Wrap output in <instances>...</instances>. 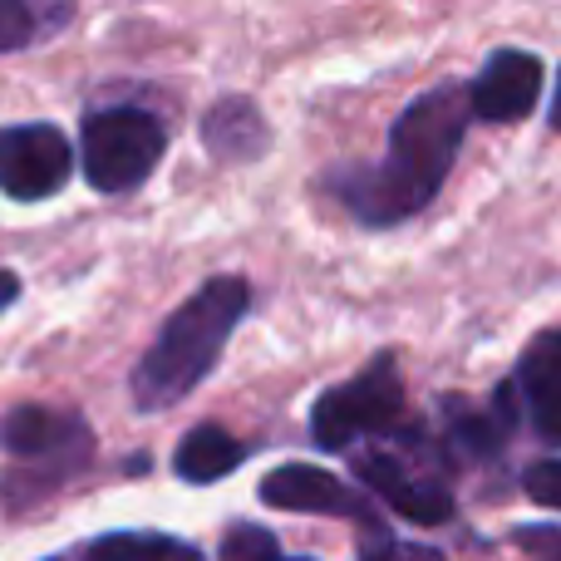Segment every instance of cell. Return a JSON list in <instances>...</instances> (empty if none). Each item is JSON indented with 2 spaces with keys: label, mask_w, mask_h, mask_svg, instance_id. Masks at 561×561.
<instances>
[{
  "label": "cell",
  "mask_w": 561,
  "mask_h": 561,
  "mask_svg": "<svg viewBox=\"0 0 561 561\" xmlns=\"http://www.w3.org/2000/svg\"><path fill=\"white\" fill-rule=\"evenodd\" d=\"M128 542H134V533L99 537V542L79 547V552H69V557H55V561H128Z\"/></svg>",
  "instance_id": "e0dca14e"
},
{
  "label": "cell",
  "mask_w": 561,
  "mask_h": 561,
  "mask_svg": "<svg viewBox=\"0 0 561 561\" xmlns=\"http://www.w3.org/2000/svg\"><path fill=\"white\" fill-rule=\"evenodd\" d=\"M404 404L409 394L404 379H399V359L385 350L359 375L330 385L310 404V438L325 454H345V448H355V438H375L385 428H394L404 419Z\"/></svg>",
  "instance_id": "5b68a950"
},
{
  "label": "cell",
  "mask_w": 561,
  "mask_h": 561,
  "mask_svg": "<svg viewBox=\"0 0 561 561\" xmlns=\"http://www.w3.org/2000/svg\"><path fill=\"white\" fill-rule=\"evenodd\" d=\"M542 84H547L542 55L517 45H497L463 89H468L473 118H483V124H517V118H527L537 108Z\"/></svg>",
  "instance_id": "9c48e42d"
},
{
  "label": "cell",
  "mask_w": 561,
  "mask_h": 561,
  "mask_svg": "<svg viewBox=\"0 0 561 561\" xmlns=\"http://www.w3.org/2000/svg\"><path fill=\"white\" fill-rule=\"evenodd\" d=\"M69 20L65 5H30V0H0V55L10 49L39 45L49 30H59Z\"/></svg>",
  "instance_id": "4fadbf2b"
},
{
  "label": "cell",
  "mask_w": 561,
  "mask_h": 561,
  "mask_svg": "<svg viewBox=\"0 0 561 561\" xmlns=\"http://www.w3.org/2000/svg\"><path fill=\"white\" fill-rule=\"evenodd\" d=\"M15 296H20V280L10 276V272H0V310H5V306H10V300H15Z\"/></svg>",
  "instance_id": "ac0fdd59"
},
{
  "label": "cell",
  "mask_w": 561,
  "mask_h": 561,
  "mask_svg": "<svg viewBox=\"0 0 561 561\" xmlns=\"http://www.w3.org/2000/svg\"><path fill=\"white\" fill-rule=\"evenodd\" d=\"M222 561H306V557H286L280 542L266 527L256 523H237L232 533L222 537Z\"/></svg>",
  "instance_id": "5bb4252c"
},
{
  "label": "cell",
  "mask_w": 561,
  "mask_h": 561,
  "mask_svg": "<svg viewBox=\"0 0 561 561\" xmlns=\"http://www.w3.org/2000/svg\"><path fill=\"white\" fill-rule=\"evenodd\" d=\"M75 173V148L55 124L0 128V193L10 203H45Z\"/></svg>",
  "instance_id": "ba28073f"
},
{
  "label": "cell",
  "mask_w": 561,
  "mask_h": 561,
  "mask_svg": "<svg viewBox=\"0 0 561 561\" xmlns=\"http://www.w3.org/2000/svg\"><path fill=\"white\" fill-rule=\"evenodd\" d=\"M128 561H203L193 542L183 537H153V533H134L128 542Z\"/></svg>",
  "instance_id": "9a60e30c"
},
{
  "label": "cell",
  "mask_w": 561,
  "mask_h": 561,
  "mask_svg": "<svg viewBox=\"0 0 561 561\" xmlns=\"http://www.w3.org/2000/svg\"><path fill=\"white\" fill-rule=\"evenodd\" d=\"M168 153V128L158 114L134 104L94 108L79 128V163H84L89 187L99 193H134L153 178V168Z\"/></svg>",
  "instance_id": "277c9868"
},
{
  "label": "cell",
  "mask_w": 561,
  "mask_h": 561,
  "mask_svg": "<svg viewBox=\"0 0 561 561\" xmlns=\"http://www.w3.org/2000/svg\"><path fill=\"white\" fill-rule=\"evenodd\" d=\"M252 310V286L242 276H213L163 320L158 340L148 355L134 365L128 394H134L138 414H163V409L183 404L197 385L217 369L232 330Z\"/></svg>",
  "instance_id": "7a4b0ae2"
},
{
  "label": "cell",
  "mask_w": 561,
  "mask_h": 561,
  "mask_svg": "<svg viewBox=\"0 0 561 561\" xmlns=\"http://www.w3.org/2000/svg\"><path fill=\"white\" fill-rule=\"evenodd\" d=\"M0 448L10 458L0 493H5L10 507H30L84 473L89 458H94V434L69 409L20 404L0 419Z\"/></svg>",
  "instance_id": "3957f363"
},
{
  "label": "cell",
  "mask_w": 561,
  "mask_h": 561,
  "mask_svg": "<svg viewBox=\"0 0 561 561\" xmlns=\"http://www.w3.org/2000/svg\"><path fill=\"white\" fill-rule=\"evenodd\" d=\"M252 454H256V444L227 434L222 424H197L193 434L178 444L173 473L183 478V483H193V488H207V483H222L227 473H237Z\"/></svg>",
  "instance_id": "7c38bea8"
},
{
  "label": "cell",
  "mask_w": 561,
  "mask_h": 561,
  "mask_svg": "<svg viewBox=\"0 0 561 561\" xmlns=\"http://www.w3.org/2000/svg\"><path fill=\"white\" fill-rule=\"evenodd\" d=\"M547 124H552L557 134H561V69H557V89H552V118H547Z\"/></svg>",
  "instance_id": "d6986e66"
},
{
  "label": "cell",
  "mask_w": 561,
  "mask_h": 561,
  "mask_svg": "<svg viewBox=\"0 0 561 561\" xmlns=\"http://www.w3.org/2000/svg\"><path fill=\"white\" fill-rule=\"evenodd\" d=\"M262 503L280 507V513H310V517H345V523L359 527V542L365 537H379V513H375V497L365 488L345 483L340 473L320 463H280L262 478Z\"/></svg>",
  "instance_id": "52a82bcc"
},
{
  "label": "cell",
  "mask_w": 561,
  "mask_h": 561,
  "mask_svg": "<svg viewBox=\"0 0 561 561\" xmlns=\"http://www.w3.org/2000/svg\"><path fill=\"white\" fill-rule=\"evenodd\" d=\"M473 108L463 84H434L399 108L389 148L379 163H340L325 173V187L359 227H389L419 217L454 173V158L468 138Z\"/></svg>",
  "instance_id": "6da1fadb"
},
{
  "label": "cell",
  "mask_w": 561,
  "mask_h": 561,
  "mask_svg": "<svg viewBox=\"0 0 561 561\" xmlns=\"http://www.w3.org/2000/svg\"><path fill=\"white\" fill-rule=\"evenodd\" d=\"M523 488H527V497H533V503L557 507V513H561V458H542V463H533L523 473Z\"/></svg>",
  "instance_id": "2e32d148"
},
{
  "label": "cell",
  "mask_w": 561,
  "mask_h": 561,
  "mask_svg": "<svg viewBox=\"0 0 561 561\" xmlns=\"http://www.w3.org/2000/svg\"><path fill=\"white\" fill-rule=\"evenodd\" d=\"M507 389H513V399H517L523 424L533 428L542 444L561 448V325L527 340Z\"/></svg>",
  "instance_id": "30bf717a"
},
{
  "label": "cell",
  "mask_w": 561,
  "mask_h": 561,
  "mask_svg": "<svg viewBox=\"0 0 561 561\" xmlns=\"http://www.w3.org/2000/svg\"><path fill=\"white\" fill-rule=\"evenodd\" d=\"M355 473L369 497L414 527H438L454 517V488L444 478V458L419 434L414 448H369L355 458Z\"/></svg>",
  "instance_id": "8992f818"
},
{
  "label": "cell",
  "mask_w": 561,
  "mask_h": 561,
  "mask_svg": "<svg viewBox=\"0 0 561 561\" xmlns=\"http://www.w3.org/2000/svg\"><path fill=\"white\" fill-rule=\"evenodd\" d=\"M203 144L222 163H256L272 148V124H266L262 104L247 94H227L207 108L203 118Z\"/></svg>",
  "instance_id": "8fae6325"
}]
</instances>
